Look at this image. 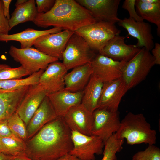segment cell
<instances>
[{"mask_svg": "<svg viewBox=\"0 0 160 160\" xmlns=\"http://www.w3.org/2000/svg\"><path fill=\"white\" fill-rule=\"evenodd\" d=\"M30 86L13 89L0 88V121L16 112Z\"/></svg>", "mask_w": 160, "mask_h": 160, "instance_id": "obj_19", "label": "cell"}, {"mask_svg": "<svg viewBox=\"0 0 160 160\" xmlns=\"http://www.w3.org/2000/svg\"><path fill=\"white\" fill-rule=\"evenodd\" d=\"M71 134L63 117L57 116L32 139L27 157L32 160H56L69 153L73 148Z\"/></svg>", "mask_w": 160, "mask_h": 160, "instance_id": "obj_1", "label": "cell"}, {"mask_svg": "<svg viewBox=\"0 0 160 160\" xmlns=\"http://www.w3.org/2000/svg\"><path fill=\"white\" fill-rule=\"evenodd\" d=\"M23 143L13 137H0V152L17 156L23 154Z\"/></svg>", "mask_w": 160, "mask_h": 160, "instance_id": "obj_28", "label": "cell"}, {"mask_svg": "<svg viewBox=\"0 0 160 160\" xmlns=\"http://www.w3.org/2000/svg\"><path fill=\"white\" fill-rule=\"evenodd\" d=\"M119 139H125L128 144L133 145L144 143L154 145L156 132L142 113L129 112L121 121L120 127L116 133Z\"/></svg>", "mask_w": 160, "mask_h": 160, "instance_id": "obj_3", "label": "cell"}, {"mask_svg": "<svg viewBox=\"0 0 160 160\" xmlns=\"http://www.w3.org/2000/svg\"><path fill=\"white\" fill-rule=\"evenodd\" d=\"M44 71V70H40L24 79L0 80V88L13 89L38 84L40 77Z\"/></svg>", "mask_w": 160, "mask_h": 160, "instance_id": "obj_27", "label": "cell"}, {"mask_svg": "<svg viewBox=\"0 0 160 160\" xmlns=\"http://www.w3.org/2000/svg\"><path fill=\"white\" fill-rule=\"evenodd\" d=\"M62 117L71 131L87 135H92L93 112L81 103L71 108Z\"/></svg>", "mask_w": 160, "mask_h": 160, "instance_id": "obj_13", "label": "cell"}, {"mask_svg": "<svg viewBox=\"0 0 160 160\" xmlns=\"http://www.w3.org/2000/svg\"><path fill=\"white\" fill-rule=\"evenodd\" d=\"M140 1L143 2L151 4L160 3V0H140Z\"/></svg>", "mask_w": 160, "mask_h": 160, "instance_id": "obj_41", "label": "cell"}, {"mask_svg": "<svg viewBox=\"0 0 160 160\" xmlns=\"http://www.w3.org/2000/svg\"><path fill=\"white\" fill-rule=\"evenodd\" d=\"M71 138L73 148L69 153L80 160H95V154H103L105 143L97 136L71 131Z\"/></svg>", "mask_w": 160, "mask_h": 160, "instance_id": "obj_8", "label": "cell"}, {"mask_svg": "<svg viewBox=\"0 0 160 160\" xmlns=\"http://www.w3.org/2000/svg\"><path fill=\"white\" fill-rule=\"evenodd\" d=\"M13 135L8 126L7 119L0 121V137H13Z\"/></svg>", "mask_w": 160, "mask_h": 160, "instance_id": "obj_36", "label": "cell"}, {"mask_svg": "<svg viewBox=\"0 0 160 160\" xmlns=\"http://www.w3.org/2000/svg\"><path fill=\"white\" fill-rule=\"evenodd\" d=\"M67 70L63 63L58 61L50 63L41 76L39 84L47 94L64 89V78Z\"/></svg>", "mask_w": 160, "mask_h": 160, "instance_id": "obj_16", "label": "cell"}, {"mask_svg": "<svg viewBox=\"0 0 160 160\" xmlns=\"http://www.w3.org/2000/svg\"><path fill=\"white\" fill-rule=\"evenodd\" d=\"M92 135L97 136L104 143L118 130L120 124L118 111L98 108L93 112Z\"/></svg>", "mask_w": 160, "mask_h": 160, "instance_id": "obj_9", "label": "cell"}, {"mask_svg": "<svg viewBox=\"0 0 160 160\" xmlns=\"http://www.w3.org/2000/svg\"><path fill=\"white\" fill-rule=\"evenodd\" d=\"M29 74L21 66L15 68H7L0 70V80L20 79Z\"/></svg>", "mask_w": 160, "mask_h": 160, "instance_id": "obj_32", "label": "cell"}, {"mask_svg": "<svg viewBox=\"0 0 160 160\" xmlns=\"http://www.w3.org/2000/svg\"><path fill=\"white\" fill-rule=\"evenodd\" d=\"M14 160H32L28 157L23 156V154L21 155L15 157Z\"/></svg>", "mask_w": 160, "mask_h": 160, "instance_id": "obj_42", "label": "cell"}, {"mask_svg": "<svg viewBox=\"0 0 160 160\" xmlns=\"http://www.w3.org/2000/svg\"><path fill=\"white\" fill-rule=\"evenodd\" d=\"M155 65L154 59L150 51L144 47L141 48L123 68L121 78L128 89L144 80Z\"/></svg>", "mask_w": 160, "mask_h": 160, "instance_id": "obj_4", "label": "cell"}, {"mask_svg": "<svg viewBox=\"0 0 160 160\" xmlns=\"http://www.w3.org/2000/svg\"><path fill=\"white\" fill-rule=\"evenodd\" d=\"M83 91L72 92L64 89L47 94L58 116L63 117L71 108L80 104Z\"/></svg>", "mask_w": 160, "mask_h": 160, "instance_id": "obj_20", "label": "cell"}, {"mask_svg": "<svg viewBox=\"0 0 160 160\" xmlns=\"http://www.w3.org/2000/svg\"><path fill=\"white\" fill-rule=\"evenodd\" d=\"M127 62L116 61L99 53L91 62L92 75L103 83L121 78Z\"/></svg>", "mask_w": 160, "mask_h": 160, "instance_id": "obj_11", "label": "cell"}, {"mask_svg": "<svg viewBox=\"0 0 160 160\" xmlns=\"http://www.w3.org/2000/svg\"><path fill=\"white\" fill-rule=\"evenodd\" d=\"M37 14L34 0H27L17 6L9 20L10 30L20 23L28 21L33 22Z\"/></svg>", "mask_w": 160, "mask_h": 160, "instance_id": "obj_25", "label": "cell"}, {"mask_svg": "<svg viewBox=\"0 0 160 160\" xmlns=\"http://www.w3.org/2000/svg\"><path fill=\"white\" fill-rule=\"evenodd\" d=\"M57 116L51 103L46 95L29 122L27 132L28 135H31L44 125Z\"/></svg>", "mask_w": 160, "mask_h": 160, "instance_id": "obj_23", "label": "cell"}, {"mask_svg": "<svg viewBox=\"0 0 160 160\" xmlns=\"http://www.w3.org/2000/svg\"><path fill=\"white\" fill-rule=\"evenodd\" d=\"M11 67L8 65L5 64H0V70L5 68H9Z\"/></svg>", "mask_w": 160, "mask_h": 160, "instance_id": "obj_44", "label": "cell"}, {"mask_svg": "<svg viewBox=\"0 0 160 160\" xmlns=\"http://www.w3.org/2000/svg\"><path fill=\"white\" fill-rule=\"evenodd\" d=\"M15 157L0 152V160H14Z\"/></svg>", "mask_w": 160, "mask_h": 160, "instance_id": "obj_40", "label": "cell"}, {"mask_svg": "<svg viewBox=\"0 0 160 160\" xmlns=\"http://www.w3.org/2000/svg\"><path fill=\"white\" fill-rule=\"evenodd\" d=\"M88 10L97 22L115 24L121 20L118 17L120 0H76Z\"/></svg>", "mask_w": 160, "mask_h": 160, "instance_id": "obj_10", "label": "cell"}, {"mask_svg": "<svg viewBox=\"0 0 160 160\" xmlns=\"http://www.w3.org/2000/svg\"><path fill=\"white\" fill-rule=\"evenodd\" d=\"M103 83L92 75L84 89L81 103L93 112L99 108Z\"/></svg>", "mask_w": 160, "mask_h": 160, "instance_id": "obj_24", "label": "cell"}, {"mask_svg": "<svg viewBox=\"0 0 160 160\" xmlns=\"http://www.w3.org/2000/svg\"><path fill=\"white\" fill-rule=\"evenodd\" d=\"M135 7L138 15L157 26V33L160 36V3L153 4L143 2L136 0Z\"/></svg>", "mask_w": 160, "mask_h": 160, "instance_id": "obj_26", "label": "cell"}, {"mask_svg": "<svg viewBox=\"0 0 160 160\" xmlns=\"http://www.w3.org/2000/svg\"><path fill=\"white\" fill-rule=\"evenodd\" d=\"M125 37L116 36L109 41L99 53L117 61H128L140 49L135 45L127 44Z\"/></svg>", "mask_w": 160, "mask_h": 160, "instance_id": "obj_18", "label": "cell"}, {"mask_svg": "<svg viewBox=\"0 0 160 160\" xmlns=\"http://www.w3.org/2000/svg\"><path fill=\"white\" fill-rule=\"evenodd\" d=\"M60 28L53 27L46 30H39L27 28L20 32L11 34H0V41H15L20 44L21 48L31 47L38 37L47 34L56 33L62 31Z\"/></svg>", "mask_w": 160, "mask_h": 160, "instance_id": "obj_22", "label": "cell"}, {"mask_svg": "<svg viewBox=\"0 0 160 160\" xmlns=\"http://www.w3.org/2000/svg\"><path fill=\"white\" fill-rule=\"evenodd\" d=\"M85 40L75 32L68 40L62 55V62L69 70L90 63L96 56Z\"/></svg>", "mask_w": 160, "mask_h": 160, "instance_id": "obj_6", "label": "cell"}, {"mask_svg": "<svg viewBox=\"0 0 160 160\" xmlns=\"http://www.w3.org/2000/svg\"><path fill=\"white\" fill-rule=\"evenodd\" d=\"M55 0H36L38 13H46L49 11L54 5Z\"/></svg>", "mask_w": 160, "mask_h": 160, "instance_id": "obj_35", "label": "cell"}, {"mask_svg": "<svg viewBox=\"0 0 160 160\" xmlns=\"http://www.w3.org/2000/svg\"><path fill=\"white\" fill-rule=\"evenodd\" d=\"M74 32L64 30L59 32L47 34L38 37L33 46L42 53L59 60H62V53L67 43Z\"/></svg>", "mask_w": 160, "mask_h": 160, "instance_id": "obj_12", "label": "cell"}, {"mask_svg": "<svg viewBox=\"0 0 160 160\" xmlns=\"http://www.w3.org/2000/svg\"><path fill=\"white\" fill-rule=\"evenodd\" d=\"M8 126L13 135L22 139H25L27 132L23 121L16 112L7 119Z\"/></svg>", "mask_w": 160, "mask_h": 160, "instance_id": "obj_30", "label": "cell"}, {"mask_svg": "<svg viewBox=\"0 0 160 160\" xmlns=\"http://www.w3.org/2000/svg\"><path fill=\"white\" fill-rule=\"evenodd\" d=\"M47 95V93L39 84L30 86L16 113L26 124Z\"/></svg>", "mask_w": 160, "mask_h": 160, "instance_id": "obj_17", "label": "cell"}, {"mask_svg": "<svg viewBox=\"0 0 160 160\" xmlns=\"http://www.w3.org/2000/svg\"><path fill=\"white\" fill-rule=\"evenodd\" d=\"M27 1V0H17L15 3V6L16 7L24 3Z\"/></svg>", "mask_w": 160, "mask_h": 160, "instance_id": "obj_43", "label": "cell"}, {"mask_svg": "<svg viewBox=\"0 0 160 160\" xmlns=\"http://www.w3.org/2000/svg\"><path fill=\"white\" fill-rule=\"evenodd\" d=\"M92 72L91 62L73 68L65 77L64 90L72 92L83 91Z\"/></svg>", "mask_w": 160, "mask_h": 160, "instance_id": "obj_21", "label": "cell"}, {"mask_svg": "<svg viewBox=\"0 0 160 160\" xmlns=\"http://www.w3.org/2000/svg\"><path fill=\"white\" fill-rule=\"evenodd\" d=\"M75 32L82 37L92 50L99 53L109 41L119 35L121 31L114 24L98 21L82 27Z\"/></svg>", "mask_w": 160, "mask_h": 160, "instance_id": "obj_5", "label": "cell"}, {"mask_svg": "<svg viewBox=\"0 0 160 160\" xmlns=\"http://www.w3.org/2000/svg\"><path fill=\"white\" fill-rule=\"evenodd\" d=\"M9 53L13 60L19 63L28 72L29 76L40 70H45L50 63L59 60L32 47L19 48L11 45Z\"/></svg>", "mask_w": 160, "mask_h": 160, "instance_id": "obj_7", "label": "cell"}, {"mask_svg": "<svg viewBox=\"0 0 160 160\" xmlns=\"http://www.w3.org/2000/svg\"><path fill=\"white\" fill-rule=\"evenodd\" d=\"M56 160H80L77 157L68 153Z\"/></svg>", "mask_w": 160, "mask_h": 160, "instance_id": "obj_39", "label": "cell"}, {"mask_svg": "<svg viewBox=\"0 0 160 160\" xmlns=\"http://www.w3.org/2000/svg\"><path fill=\"white\" fill-rule=\"evenodd\" d=\"M152 55L155 60V64H160V44L158 43L154 44V46L151 50Z\"/></svg>", "mask_w": 160, "mask_h": 160, "instance_id": "obj_37", "label": "cell"}, {"mask_svg": "<svg viewBox=\"0 0 160 160\" xmlns=\"http://www.w3.org/2000/svg\"><path fill=\"white\" fill-rule=\"evenodd\" d=\"M124 140L119 139L115 133L105 143L101 160H117L116 154L123 148Z\"/></svg>", "mask_w": 160, "mask_h": 160, "instance_id": "obj_29", "label": "cell"}, {"mask_svg": "<svg viewBox=\"0 0 160 160\" xmlns=\"http://www.w3.org/2000/svg\"><path fill=\"white\" fill-rule=\"evenodd\" d=\"M97 21L86 8L74 0H56L46 13H38L33 23L39 27L50 26L75 32Z\"/></svg>", "mask_w": 160, "mask_h": 160, "instance_id": "obj_2", "label": "cell"}, {"mask_svg": "<svg viewBox=\"0 0 160 160\" xmlns=\"http://www.w3.org/2000/svg\"><path fill=\"white\" fill-rule=\"evenodd\" d=\"M3 4L4 15L6 18L9 20L10 17L9 12V7L11 0H2Z\"/></svg>", "mask_w": 160, "mask_h": 160, "instance_id": "obj_38", "label": "cell"}, {"mask_svg": "<svg viewBox=\"0 0 160 160\" xmlns=\"http://www.w3.org/2000/svg\"><path fill=\"white\" fill-rule=\"evenodd\" d=\"M119 25L125 28L129 35L136 38L138 47H144L150 51L154 47V37L151 25L143 21H137L129 17L125 18L118 23Z\"/></svg>", "mask_w": 160, "mask_h": 160, "instance_id": "obj_14", "label": "cell"}, {"mask_svg": "<svg viewBox=\"0 0 160 160\" xmlns=\"http://www.w3.org/2000/svg\"><path fill=\"white\" fill-rule=\"evenodd\" d=\"M136 0H125L122 4V7L127 10L129 14V17L137 21H143L137 13L135 9Z\"/></svg>", "mask_w": 160, "mask_h": 160, "instance_id": "obj_33", "label": "cell"}, {"mask_svg": "<svg viewBox=\"0 0 160 160\" xmlns=\"http://www.w3.org/2000/svg\"><path fill=\"white\" fill-rule=\"evenodd\" d=\"M10 30L9 20L5 17L2 0H0V34H8Z\"/></svg>", "mask_w": 160, "mask_h": 160, "instance_id": "obj_34", "label": "cell"}, {"mask_svg": "<svg viewBox=\"0 0 160 160\" xmlns=\"http://www.w3.org/2000/svg\"><path fill=\"white\" fill-rule=\"evenodd\" d=\"M132 160H160V149L154 145H149L145 150L135 154Z\"/></svg>", "mask_w": 160, "mask_h": 160, "instance_id": "obj_31", "label": "cell"}, {"mask_svg": "<svg viewBox=\"0 0 160 160\" xmlns=\"http://www.w3.org/2000/svg\"><path fill=\"white\" fill-rule=\"evenodd\" d=\"M128 90L122 78L103 83L99 108L118 111L121 99Z\"/></svg>", "mask_w": 160, "mask_h": 160, "instance_id": "obj_15", "label": "cell"}]
</instances>
